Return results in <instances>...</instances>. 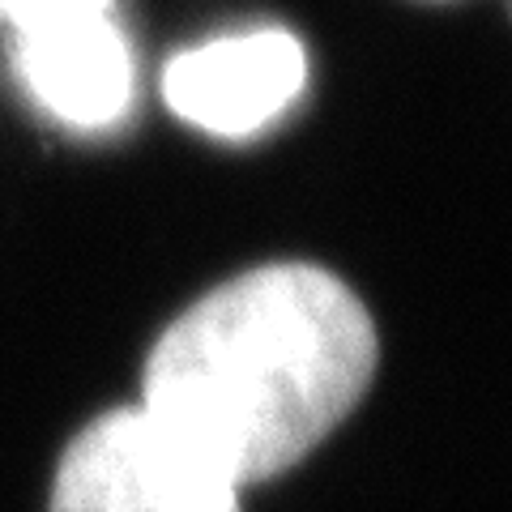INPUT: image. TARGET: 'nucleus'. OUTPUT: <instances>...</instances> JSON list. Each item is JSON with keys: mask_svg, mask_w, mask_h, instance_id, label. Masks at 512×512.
Segmentation results:
<instances>
[{"mask_svg": "<svg viewBox=\"0 0 512 512\" xmlns=\"http://www.w3.org/2000/svg\"><path fill=\"white\" fill-rule=\"evenodd\" d=\"M308 86V52L282 26L197 43L163 69V99L214 137H252L291 111Z\"/></svg>", "mask_w": 512, "mask_h": 512, "instance_id": "obj_3", "label": "nucleus"}, {"mask_svg": "<svg viewBox=\"0 0 512 512\" xmlns=\"http://www.w3.org/2000/svg\"><path fill=\"white\" fill-rule=\"evenodd\" d=\"M376 363V325L338 274L261 265L171 320L141 410L248 487L308 457L363 402Z\"/></svg>", "mask_w": 512, "mask_h": 512, "instance_id": "obj_1", "label": "nucleus"}, {"mask_svg": "<svg viewBox=\"0 0 512 512\" xmlns=\"http://www.w3.org/2000/svg\"><path fill=\"white\" fill-rule=\"evenodd\" d=\"M13 73L47 116L82 133L116 128L137 94L133 43L116 13L13 30Z\"/></svg>", "mask_w": 512, "mask_h": 512, "instance_id": "obj_4", "label": "nucleus"}, {"mask_svg": "<svg viewBox=\"0 0 512 512\" xmlns=\"http://www.w3.org/2000/svg\"><path fill=\"white\" fill-rule=\"evenodd\" d=\"M47 512H239V487L141 406H124L64 448Z\"/></svg>", "mask_w": 512, "mask_h": 512, "instance_id": "obj_2", "label": "nucleus"}, {"mask_svg": "<svg viewBox=\"0 0 512 512\" xmlns=\"http://www.w3.org/2000/svg\"><path fill=\"white\" fill-rule=\"evenodd\" d=\"M82 13H116V0H0V18L9 35L60 18H82Z\"/></svg>", "mask_w": 512, "mask_h": 512, "instance_id": "obj_5", "label": "nucleus"}, {"mask_svg": "<svg viewBox=\"0 0 512 512\" xmlns=\"http://www.w3.org/2000/svg\"><path fill=\"white\" fill-rule=\"evenodd\" d=\"M508 18H512V0H508Z\"/></svg>", "mask_w": 512, "mask_h": 512, "instance_id": "obj_6", "label": "nucleus"}]
</instances>
